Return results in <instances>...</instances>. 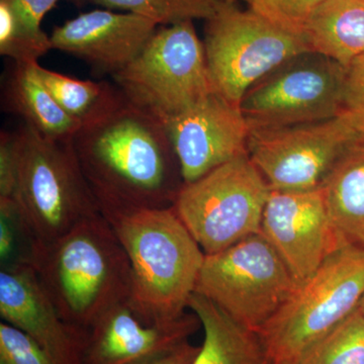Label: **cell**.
I'll return each mask as SVG.
<instances>
[{
  "label": "cell",
  "mask_w": 364,
  "mask_h": 364,
  "mask_svg": "<svg viewBox=\"0 0 364 364\" xmlns=\"http://www.w3.org/2000/svg\"><path fill=\"white\" fill-rule=\"evenodd\" d=\"M72 146L100 210L171 208L184 186L166 127L126 97Z\"/></svg>",
  "instance_id": "cell-1"
},
{
  "label": "cell",
  "mask_w": 364,
  "mask_h": 364,
  "mask_svg": "<svg viewBox=\"0 0 364 364\" xmlns=\"http://www.w3.org/2000/svg\"><path fill=\"white\" fill-rule=\"evenodd\" d=\"M131 267L129 303L148 324L186 314L205 254L173 208H102Z\"/></svg>",
  "instance_id": "cell-2"
},
{
  "label": "cell",
  "mask_w": 364,
  "mask_h": 364,
  "mask_svg": "<svg viewBox=\"0 0 364 364\" xmlns=\"http://www.w3.org/2000/svg\"><path fill=\"white\" fill-rule=\"evenodd\" d=\"M30 265L61 317L80 329L88 331L107 311L130 299V261L102 213L33 249Z\"/></svg>",
  "instance_id": "cell-3"
},
{
  "label": "cell",
  "mask_w": 364,
  "mask_h": 364,
  "mask_svg": "<svg viewBox=\"0 0 364 364\" xmlns=\"http://www.w3.org/2000/svg\"><path fill=\"white\" fill-rule=\"evenodd\" d=\"M16 136V179L11 198L35 249L57 240L100 210L72 140L48 138L26 124Z\"/></svg>",
  "instance_id": "cell-4"
},
{
  "label": "cell",
  "mask_w": 364,
  "mask_h": 364,
  "mask_svg": "<svg viewBox=\"0 0 364 364\" xmlns=\"http://www.w3.org/2000/svg\"><path fill=\"white\" fill-rule=\"evenodd\" d=\"M364 294V247L347 243L299 282L258 332L272 364H291L358 309Z\"/></svg>",
  "instance_id": "cell-5"
},
{
  "label": "cell",
  "mask_w": 364,
  "mask_h": 364,
  "mask_svg": "<svg viewBox=\"0 0 364 364\" xmlns=\"http://www.w3.org/2000/svg\"><path fill=\"white\" fill-rule=\"evenodd\" d=\"M112 77L127 100L163 124L215 92L193 21L158 28L140 54Z\"/></svg>",
  "instance_id": "cell-6"
},
{
  "label": "cell",
  "mask_w": 364,
  "mask_h": 364,
  "mask_svg": "<svg viewBox=\"0 0 364 364\" xmlns=\"http://www.w3.org/2000/svg\"><path fill=\"white\" fill-rule=\"evenodd\" d=\"M270 188L247 155L184 184L173 208L205 255L261 233Z\"/></svg>",
  "instance_id": "cell-7"
},
{
  "label": "cell",
  "mask_w": 364,
  "mask_h": 364,
  "mask_svg": "<svg viewBox=\"0 0 364 364\" xmlns=\"http://www.w3.org/2000/svg\"><path fill=\"white\" fill-rule=\"evenodd\" d=\"M205 23L203 47L213 90L237 107L263 76L310 51L301 36L225 0Z\"/></svg>",
  "instance_id": "cell-8"
},
{
  "label": "cell",
  "mask_w": 364,
  "mask_h": 364,
  "mask_svg": "<svg viewBox=\"0 0 364 364\" xmlns=\"http://www.w3.org/2000/svg\"><path fill=\"white\" fill-rule=\"evenodd\" d=\"M296 282L262 234L205 256L195 293L258 333L293 293Z\"/></svg>",
  "instance_id": "cell-9"
},
{
  "label": "cell",
  "mask_w": 364,
  "mask_h": 364,
  "mask_svg": "<svg viewBox=\"0 0 364 364\" xmlns=\"http://www.w3.org/2000/svg\"><path fill=\"white\" fill-rule=\"evenodd\" d=\"M346 68L318 53L287 60L254 83L240 109L250 130L284 128L338 117Z\"/></svg>",
  "instance_id": "cell-10"
},
{
  "label": "cell",
  "mask_w": 364,
  "mask_h": 364,
  "mask_svg": "<svg viewBox=\"0 0 364 364\" xmlns=\"http://www.w3.org/2000/svg\"><path fill=\"white\" fill-rule=\"evenodd\" d=\"M363 140L342 116L316 123L250 130L248 156L272 191L322 186L353 144Z\"/></svg>",
  "instance_id": "cell-11"
},
{
  "label": "cell",
  "mask_w": 364,
  "mask_h": 364,
  "mask_svg": "<svg viewBox=\"0 0 364 364\" xmlns=\"http://www.w3.org/2000/svg\"><path fill=\"white\" fill-rule=\"evenodd\" d=\"M261 234L296 284L308 279L330 254L348 243L333 225L322 186L298 191L270 189Z\"/></svg>",
  "instance_id": "cell-12"
},
{
  "label": "cell",
  "mask_w": 364,
  "mask_h": 364,
  "mask_svg": "<svg viewBox=\"0 0 364 364\" xmlns=\"http://www.w3.org/2000/svg\"><path fill=\"white\" fill-rule=\"evenodd\" d=\"M184 184L248 154L250 129L240 107L212 92L164 123Z\"/></svg>",
  "instance_id": "cell-13"
},
{
  "label": "cell",
  "mask_w": 364,
  "mask_h": 364,
  "mask_svg": "<svg viewBox=\"0 0 364 364\" xmlns=\"http://www.w3.org/2000/svg\"><path fill=\"white\" fill-rule=\"evenodd\" d=\"M0 316L37 342L54 364H82L87 330L61 317L31 265L1 267Z\"/></svg>",
  "instance_id": "cell-14"
},
{
  "label": "cell",
  "mask_w": 364,
  "mask_h": 364,
  "mask_svg": "<svg viewBox=\"0 0 364 364\" xmlns=\"http://www.w3.org/2000/svg\"><path fill=\"white\" fill-rule=\"evenodd\" d=\"M196 314L148 324L129 301L112 306L88 330L82 364H145L188 341L200 327Z\"/></svg>",
  "instance_id": "cell-15"
},
{
  "label": "cell",
  "mask_w": 364,
  "mask_h": 364,
  "mask_svg": "<svg viewBox=\"0 0 364 364\" xmlns=\"http://www.w3.org/2000/svg\"><path fill=\"white\" fill-rule=\"evenodd\" d=\"M157 28L156 23L138 14L95 9L56 26L50 38L52 49L112 76L140 54Z\"/></svg>",
  "instance_id": "cell-16"
},
{
  "label": "cell",
  "mask_w": 364,
  "mask_h": 364,
  "mask_svg": "<svg viewBox=\"0 0 364 364\" xmlns=\"http://www.w3.org/2000/svg\"><path fill=\"white\" fill-rule=\"evenodd\" d=\"M188 309L200 318L203 342L191 364H272L258 333L243 327L200 294Z\"/></svg>",
  "instance_id": "cell-17"
},
{
  "label": "cell",
  "mask_w": 364,
  "mask_h": 364,
  "mask_svg": "<svg viewBox=\"0 0 364 364\" xmlns=\"http://www.w3.org/2000/svg\"><path fill=\"white\" fill-rule=\"evenodd\" d=\"M36 63H14L4 85V109L48 138L71 141L80 124L53 97L38 75Z\"/></svg>",
  "instance_id": "cell-18"
},
{
  "label": "cell",
  "mask_w": 364,
  "mask_h": 364,
  "mask_svg": "<svg viewBox=\"0 0 364 364\" xmlns=\"http://www.w3.org/2000/svg\"><path fill=\"white\" fill-rule=\"evenodd\" d=\"M310 51L347 68L364 55V0H324L303 35Z\"/></svg>",
  "instance_id": "cell-19"
},
{
  "label": "cell",
  "mask_w": 364,
  "mask_h": 364,
  "mask_svg": "<svg viewBox=\"0 0 364 364\" xmlns=\"http://www.w3.org/2000/svg\"><path fill=\"white\" fill-rule=\"evenodd\" d=\"M322 188L337 231L348 243L364 247V140L344 153Z\"/></svg>",
  "instance_id": "cell-20"
},
{
  "label": "cell",
  "mask_w": 364,
  "mask_h": 364,
  "mask_svg": "<svg viewBox=\"0 0 364 364\" xmlns=\"http://www.w3.org/2000/svg\"><path fill=\"white\" fill-rule=\"evenodd\" d=\"M46 87L64 112L80 124L93 123L105 117L124 100L116 85L105 81L81 80L35 64Z\"/></svg>",
  "instance_id": "cell-21"
},
{
  "label": "cell",
  "mask_w": 364,
  "mask_h": 364,
  "mask_svg": "<svg viewBox=\"0 0 364 364\" xmlns=\"http://www.w3.org/2000/svg\"><path fill=\"white\" fill-rule=\"evenodd\" d=\"M291 364H364V316L358 309Z\"/></svg>",
  "instance_id": "cell-22"
},
{
  "label": "cell",
  "mask_w": 364,
  "mask_h": 364,
  "mask_svg": "<svg viewBox=\"0 0 364 364\" xmlns=\"http://www.w3.org/2000/svg\"><path fill=\"white\" fill-rule=\"evenodd\" d=\"M107 9L138 14L159 26L205 20L214 16L222 0H91Z\"/></svg>",
  "instance_id": "cell-23"
},
{
  "label": "cell",
  "mask_w": 364,
  "mask_h": 364,
  "mask_svg": "<svg viewBox=\"0 0 364 364\" xmlns=\"http://www.w3.org/2000/svg\"><path fill=\"white\" fill-rule=\"evenodd\" d=\"M242 2L282 30L303 37L306 23L324 0H225ZM304 38V37H303Z\"/></svg>",
  "instance_id": "cell-24"
},
{
  "label": "cell",
  "mask_w": 364,
  "mask_h": 364,
  "mask_svg": "<svg viewBox=\"0 0 364 364\" xmlns=\"http://www.w3.org/2000/svg\"><path fill=\"white\" fill-rule=\"evenodd\" d=\"M52 50L51 39H33L16 28L13 11L4 0H0V54L14 60V63L39 62Z\"/></svg>",
  "instance_id": "cell-25"
},
{
  "label": "cell",
  "mask_w": 364,
  "mask_h": 364,
  "mask_svg": "<svg viewBox=\"0 0 364 364\" xmlns=\"http://www.w3.org/2000/svg\"><path fill=\"white\" fill-rule=\"evenodd\" d=\"M0 364H54L37 342L14 326L0 323Z\"/></svg>",
  "instance_id": "cell-26"
},
{
  "label": "cell",
  "mask_w": 364,
  "mask_h": 364,
  "mask_svg": "<svg viewBox=\"0 0 364 364\" xmlns=\"http://www.w3.org/2000/svg\"><path fill=\"white\" fill-rule=\"evenodd\" d=\"M342 116L364 140V55L346 68L342 98Z\"/></svg>",
  "instance_id": "cell-27"
},
{
  "label": "cell",
  "mask_w": 364,
  "mask_h": 364,
  "mask_svg": "<svg viewBox=\"0 0 364 364\" xmlns=\"http://www.w3.org/2000/svg\"><path fill=\"white\" fill-rule=\"evenodd\" d=\"M13 11L16 26L28 37L49 40L43 31L42 21L46 14L56 6L60 0H4Z\"/></svg>",
  "instance_id": "cell-28"
},
{
  "label": "cell",
  "mask_w": 364,
  "mask_h": 364,
  "mask_svg": "<svg viewBox=\"0 0 364 364\" xmlns=\"http://www.w3.org/2000/svg\"><path fill=\"white\" fill-rule=\"evenodd\" d=\"M16 179V132L0 136V198H13Z\"/></svg>",
  "instance_id": "cell-29"
},
{
  "label": "cell",
  "mask_w": 364,
  "mask_h": 364,
  "mask_svg": "<svg viewBox=\"0 0 364 364\" xmlns=\"http://www.w3.org/2000/svg\"><path fill=\"white\" fill-rule=\"evenodd\" d=\"M200 347L186 342L176 349L145 364H191L195 359Z\"/></svg>",
  "instance_id": "cell-30"
},
{
  "label": "cell",
  "mask_w": 364,
  "mask_h": 364,
  "mask_svg": "<svg viewBox=\"0 0 364 364\" xmlns=\"http://www.w3.org/2000/svg\"><path fill=\"white\" fill-rule=\"evenodd\" d=\"M358 310L364 316V294L363 296V298H361L360 301H359Z\"/></svg>",
  "instance_id": "cell-31"
}]
</instances>
